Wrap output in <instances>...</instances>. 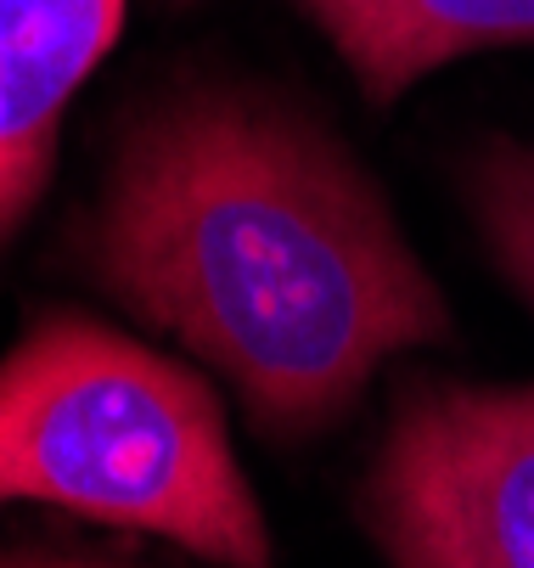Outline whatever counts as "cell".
Returning a JSON list of instances; mask_svg holds the SVG:
<instances>
[{
  "label": "cell",
  "instance_id": "6da1fadb",
  "mask_svg": "<svg viewBox=\"0 0 534 568\" xmlns=\"http://www.w3.org/2000/svg\"><path fill=\"white\" fill-rule=\"evenodd\" d=\"M96 265L281 434L321 428L450 310L332 135L265 102L158 113L96 220Z\"/></svg>",
  "mask_w": 534,
  "mask_h": 568
},
{
  "label": "cell",
  "instance_id": "7a4b0ae2",
  "mask_svg": "<svg viewBox=\"0 0 534 568\" xmlns=\"http://www.w3.org/2000/svg\"><path fill=\"white\" fill-rule=\"evenodd\" d=\"M7 501L164 535L219 568H270V535L214 394L96 321H45L0 361Z\"/></svg>",
  "mask_w": 534,
  "mask_h": 568
},
{
  "label": "cell",
  "instance_id": "3957f363",
  "mask_svg": "<svg viewBox=\"0 0 534 568\" xmlns=\"http://www.w3.org/2000/svg\"><path fill=\"white\" fill-rule=\"evenodd\" d=\"M366 518L394 568H534V383L417 388L377 450Z\"/></svg>",
  "mask_w": 534,
  "mask_h": 568
},
{
  "label": "cell",
  "instance_id": "277c9868",
  "mask_svg": "<svg viewBox=\"0 0 534 568\" xmlns=\"http://www.w3.org/2000/svg\"><path fill=\"white\" fill-rule=\"evenodd\" d=\"M124 23V0H0V242L40 197L73 91Z\"/></svg>",
  "mask_w": 534,
  "mask_h": 568
},
{
  "label": "cell",
  "instance_id": "5b68a950",
  "mask_svg": "<svg viewBox=\"0 0 534 568\" xmlns=\"http://www.w3.org/2000/svg\"><path fill=\"white\" fill-rule=\"evenodd\" d=\"M371 102L484 45L534 40V0H298Z\"/></svg>",
  "mask_w": 534,
  "mask_h": 568
},
{
  "label": "cell",
  "instance_id": "8992f818",
  "mask_svg": "<svg viewBox=\"0 0 534 568\" xmlns=\"http://www.w3.org/2000/svg\"><path fill=\"white\" fill-rule=\"evenodd\" d=\"M468 209L484 231V248L506 271V282L534 304V146L490 141L462 170Z\"/></svg>",
  "mask_w": 534,
  "mask_h": 568
}]
</instances>
